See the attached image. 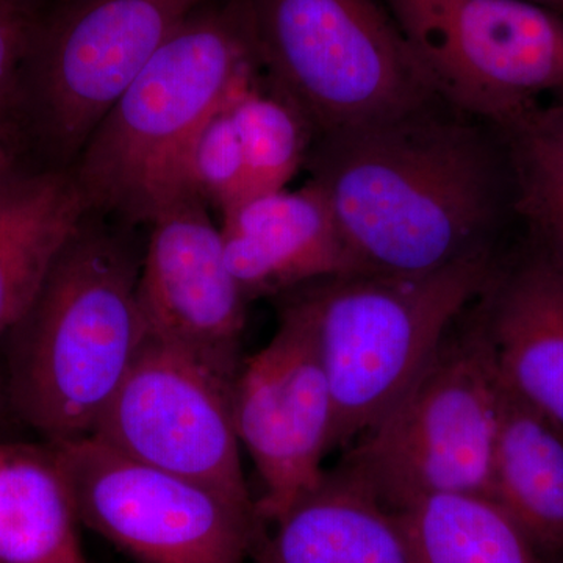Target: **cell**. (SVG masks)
<instances>
[{
	"instance_id": "d6986e66",
	"label": "cell",
	"mask_w": 563,
	"mask_h": 563,
	"mask_svg": "<svg viewBox=\"0 0 563 563\" xmlns=\"http://www.w3.org/2000/svg\"><path fill=\"white\" fill-rule=\"evenodd\" d=\"M398 514L417 563H548L487 496H431Z\"/></svg>"
},
{
	"instance_id": "4fadbf2b",
	"label": "cell",
	"mask_w": 563,
	"mask_h": 563,
	"mask_svg": "<svg viewBox=\"0 0 563 563\" xmlns=\"http://www.w3.org/2000/svg\"><path fill=\"white\" fill-rule=\"evenodd\" d=\"M220 232L247 302L355 273L331 202L313 180L236 203L221 214Z\"/></svg>"
},
{
	"instance_id": "cb8c5ba5",
	"label": "cell",
	"mask_w": 563,
	"mask_h": 563,
	"mask_svg": "<svg viewBox=\"0 0 563 563\" xmlns=\"http://www.w3.org/2000/svg\"><path fill=\"white\" fill-rule=\"evenodd\" d=\"M11 415L9 399H7L5 384H3L2 363H0V431Z\"/></svg>"
},
{
	"instance_id": "277c9868",
	"label": "cell",
	"mask_w": 563,
	"mask_h": 563,
	"mask_svg": "<svg viewBox=\"0 0 563 563\" xmlns=\"http://www.w3.org/2000/svg\"><path fill=\"white\" fill-rule=\"evenodd\" d=\"M499 263L488 254L420 276L343 274L280 296L309 321L328 374L331 453L347 450L401 398Z\"/></svg>"
},
{
	"instance_id": "6da1fadb",
	"label": "cell",
	"mask_w": 563,
	"mask_h": 563,
	"mask_svg": "<svg viewBox=\"0 0 563 563\" xmlns=\"http://www.w3.org/2000/svg\"><path fill=\"white\" fill-rule=\"evenodd\" d=\"M309 161L355 273L420 276L496 254L517 217L503 132L450 103L318 136Z\"/></svg>"
},
{
	"instance_id": "7a4b0ae2",
	"label": "cell",
	"mask_w": 563,
	"mask_h": 563,
	"mask_svg": "<svg viewBox=\"0 0 563 563\" xmlns=\"http://www.w3.org/2000/svg\"><path fill=\"white\" fill-rule=\"evenodd\" d=\"M141 258L124 233L85 218L3 336L11 415L44 442L90 437L146 342Z\"/></svg>"
},
{
	"instance_id": "83f0119b",
	"label": "cell",
	"mask_w": 563,
	"mask_h": 563,
	"mask_svg": "<svg viewBox=\"0 0 563 563\" xmlns=\"http://www.w3.org/2000/svg\"><path fill=\"white\" fill-rule=\"evenodd\" d=\"M536 2L542 3V2H547V0H536ZM555 2H562L563 3V0H555Z\"/></svg>"
},
{
	"instance_id": "e0dca14e",
	"label": "cell",
	"mask_w": 563,
	"mask_h": 563,
	"mask_svg": "<svg viewBox=\"0 0 563 563\" xmlns=\"http://www.w3.org/2000/svg\"><path fill=\"white\" fill-rule=\"evenodd\" d=\"M490 499L548 563H563V432L501 380Z\"/></svg>"
},
{
	"instance_id": "5b68a950",
	"label": "cell",
	"mask_w": 563,
	"mask_h": 563,
	"mask_svg": "<svg viewBox=\"0 0 563 563\" xmlns=\"http://www.w3.org/2000/svg\"><path fill=\"white\" fill-rule=\"evenodd\" d=\"M463 313L401 398L336 465L393 512L431 496L490 498L501 376L481 298Z\"/></svg>"
},
{
	"instance_id": "7c38bea8",
	"label": "cell",
	"mask_w": 563,
	"mask_h": 563,
	"mask_svg": "<svg viewBox=\"0 0 563 563\" xmlns=\"http://www.w3.org/2000/svg\"><path fill=\"white\" fill-rule=\"evenodd\" d=\"M187 190L169 192L150 220L139 299L147 336L235 379L242 366L246 298L225 263L220 225Z\"/></svg>"
},
{
	"instance_id": "9c48e42d",
	"label": "cell",
	"mask_w": 563,
	"mask_h": 563,
	"mask_svg": "<svg viewBox=\"0 0 563 563\" xmlns=\"http://www.w3.org/2000/svg\"><path fill=\"white\" fill-rule=\"evenodd\" d=\"M81 526L139 563H251L257 509L95 437L54 443Z\"/></svg>"
},
{
	"instance_id": "8992f818",
	"label": "cell",
	"mask_w": 563,
	"mask_h": 563,
	"mask_svg": "<svg viewBox=\"0 0 563 563\" xmlns=\"http://www.w3.org/2000/svg\"><path fill=\"white\" fill-rule=\"evenodd\" d=\"M274 91L313 136L446 103L387 0H244Z\"/></svg>"
},
{
	"instance_id": "603a6c76",
	"label": "cell",
	"mask_w": 563,
	"mask_h": 563,
	"mask_svg": "<svg viewBox=\"0 0 563 563\" xmlns=\"http://www.w3.org/2000/svg\"><path fill=\"white\" fill-rule=\"evenodd\" d=\"M38 16L0 0V141L14 151L25 129V69Z\"/></svg>"
},
{
	"instance_id": "30bf717a",
	"label": "cell",
	"mask_w": 563,
	"mask_h": 563,
	"mask_svg": "<svg viewBox=\"0 0 563 563\" xmlns=\"http://www.w3.org/2000/svg\"><path fill=\"white\" fill-rule=\"evenodd\" d=\"M233 380L147 336L90 437L257 509L240 457Z\"/></svg>"
},
{
	"instance_id": "2e32d148",
	"label": "cell",
	"mask_w": 563,
	"mask_h": 563,
	"mask_svg": "<svg viewBox=\"0 0 563 563\" xmlns=\"http://www.w3.org/2000/svg\"><path fill=\"white\" fill-rule=\"evenodd\" d=\"M88 213L70 169L0 174V344Z\"/></svg>"
},
{
	"instance_id": "44dd1931",
	"label": "cell",
	"mask_w": 563,
	"mask_h": 563,
	"mask_svg": "<svg viewBox=\"0 0 563 563\" xmlns=\"http://www.w3.org/2000/svg\"><path fill=\"white\" fill-rule=\"evenodd\" d=\"M261 69L262 66L240 77L228 95L229 111L242 144L246 199L287 188L309 158L313 136L309 122L290 102L276 91H262Z\"/></svg>"
},
{
	"instance_id": "9a60e30c",
	"label": "cell",
	"mask_w": 563,
	"mask_h": 563,
	"mask_svg": "<svg viewBox=\"0 0 563 563\" xmlns=\"http://www.w3.org/2000/svg\"><path fill=\"white\" fill-rule=\"evenodd\" d=\"M251 563H417L401 515L339 466L266 528Z\"/></svg>"
},
{
	"instance_id": "484cf974",
	"label": "cell",
	"mask_w": 563,
	"mask_h": 563,
	"mask_svg": "<svg viewBox=\"0 0 563 563\" xmlns=\"http://www.w3.org/2000/svg\"><path fill=\"white\" fill-rule=\"evenodd\" d=\"M14 166V151L0 141V174Z\"/></svg>"
},
{
	"instance_id": "d4e9b609",
	"label": "cell",
	"mask_w": 563,
	"mask_h": 563,
	"mask_svg": "<svg viewBox=\"0 0 563 563\" xmlns=\"http://www.w3.org/2000/svg\"><path fill=\"white\" fill-rule=\"evenodd\" d=\"M13 2H16L18 5L24 7V9H27L29 11H32L33 14H36V16L40 18V14L43 13V9L46 5H57L58 2H62V0H13Z\"/></svg>"
},
{
	"instance_id": "3957f363",
	"label": "cell",
	"mask_w": 563,
	"mask_h": 563,
	"mask_svg": "<svg viewBox=\"0 0 563 563\" xmlns=\"http://www.w3.org/2000/svg\"><path fill=\"white\" fill-rule=\"evenodd\" d=\"M244 0L203 3L140 70L91 133L73 172L88 209L150 220L188 140L232 85L261 68Z\"/></svg>"
},
{
	"instance_id": "ffe728a7",
	"label": "cell",
	"mask_w": 563,
	"mask_h": 563,
	"mask_svg": "<svg viewBox=\"0 0 563 563\" xmlns=\"http://www.w3.org/2000/svg\"><path fill=\"white\" fill-rule=\"evenodd\" d=\"M499 131L512 162L517 217L563 268V102H540Z\"/></svg>"
},
{
	"instance_id": "7402d4cb",
	"label": "cell",
	"mask_w": 563,
	"mask_h": 563,
	"mask_svg": "<svg viewBox=\"0 0 563 563\" xmlns=\"http://www.w3.org/2000/svg\"><path fill=\"white\" fill-rule=\"evenodd\" d=\"M176 190L192 192L221 214L246 199L242 144L229 111L228 96L188 140L168 195Z\"/></svg>"
},
{
	"instance_id": "4316f807",
	"label": "cell",
	"mask_w": 563,
	"mask_h": 563,
	"mask_svg": "<svg viewBox=\"0 0 563 563\" xmlns=\"http://www.w3.org/2000/svg\"><path fill=\"white\" fill-rule=\"evenodd\" d=\"M553 99H558V101L563 102V90L555 92V95L553 96Z\"/></svg>"
},
{
	"instance_id": "52a82bcc",
	"label": "cell",
	"mask_w": 563,
	"mask_h": 563,
	"mask_svg": "<svg viewBox=\"0 0 563 563\" xmlns=\"http://www.w3.org/2000/svg\"><path fill=\"white\" fill-rule=\"evenodd\" d=\"M207 0H62L36 22L25 69V128L62 161L163 44Z\"/></svg>"
},
{
	"instance_id": "ba28073f",
	"label": "cell",
	"mask_w": 563,
	"mask_h": 563,
	"mask_svg": "<svg viewBox=\"0 0 563 563\" xmlns=\"http://www.w3.org/2000/svg\"><path fill=\"white\" fill-rule=\"evenodd\" d=\"M455 110L503 129L563 90V14L536 0H387Z\"/></svg>"
},
{
	"instance_id": "5bb4252c",
	"label": "cell",
	"mask_w": 563,
	"mask_h": 563,
	"mask_svg": "<svg viewBox=\"0 0 563 563\" xmlns=\"http://www.w3.org/2000/svg\"><path fill=\"white\" fill-rule=\"evenodd\" d=\"M503 384L563 432V268L537 242L481 296Z\"/></svg>"
},
{
	"instance_id": "ac0fdd59",
	"label": "cell",
	"mask_w": 563,
	"mask_h": 563,
	"mask_svg": "<svg viewBox=\"0 0 563 563\" xmlns=\"http://www.w3.org/2000/svg\"><path fill=\"white\" fill-rule=\"evenodd\" d=\"M57 448L0 439V563H90Z\"/></svg>"
},
{
	"instance_id": "8fae6325",
	"label": "cell",
	"mask_w": 563,
	"mask_h": 563,
	"mask_svg": "<svg viewBox=\"0 0 563 563\" xmlns=\"http://www.w3.org/2000/svg\"><path fill=\"white\" fill-rule=\"evenodd\" d=\"M233 421L262 483L265 528L312 492L331 454L333 399L309 321L280 299L279 328L243 358L232 388Z\"/></svg>"
}]
</instances>
